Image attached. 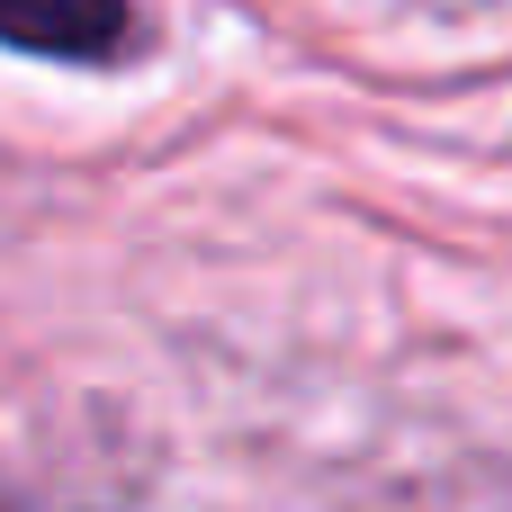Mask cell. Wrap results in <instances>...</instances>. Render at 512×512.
<instances>
[{
	"instance_id": "cell-1",
	"label": "cell",
	"mask_w": 512,
	"mask_h": 512,
	"mask_svg": "<svg viewBox=\"0 0 512 512\" xmlns=\"http://www.w3.org/2000/svg\"><path fill=\"white\" fill-rule=\"evenodd\" d=\"M0 27L18 54L45 63H99L126 36V0H0Z\"/></svg>"
}]
</instances>
